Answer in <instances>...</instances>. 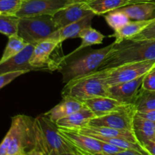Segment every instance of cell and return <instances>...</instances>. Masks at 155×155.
I'll return each instance as SVG.
<instances>
[{"mask_svg": "<svg viewBox=\"0 0 155 155\" xmlns=\"http://www.w3.org/2000/svg\"><path fill=\"white\" fill-rule=\"evenodd\" d=\"M112 43L111 48L98 70L108 69L130 62L155 60V39H125Z\"/></svg>", "mask_w": 155, "mask_h": 155, "instance_id": "1", "label": "cell"}, {"mask_svg": "<svg viewBox=\"0 0 155 155\" xmlns=\"http://www.w3.org/2000/svg\"><path fill=\"white\" fill-rule=\"evenodd\" d=\"M107 70H97L76 77L65 83L61 92L62 98L69 96L83 101L95 97H109L107 83Z\"/></svg>", "mask_w": 155, "mask_h": 155, "instance_id": "2", "label": "cell"}, {"mask_svg": "<svg viewBox=\"0 0 155 155\" xmlns=\"http://www.w3.org/2000/svg\"><path fill=\"white\" fill-rule=\"evenodd\" d=\"M36 146L47 155H60L64 152H75L72 146L61 136L57 124L45 115L35 119Z\"/></svg>", "mask_w": 155, "mask_h": 155, "instance_id": "3", "label": "cell"}, {"mask_svg": "<svg viewBox=\"0 0 155 155\" xmlns=\"http://www.w3.org/2000/svg\"><path fill=\"white\" fill-rule=\"evenodd\" d=\"M7 135L9 138L8 155L26 152L28 148H35V119L22 114L13 117Z\"/></svg>", "mask_w": 155, "mask_h": 155, "instance_id": "4", "label": "cell"}, {"mask_svg": "<svg viewBox=\"0 0 155 155\" xmlns=\"http://www.w3.org/2000/svg\"><path fill=\"white\" fill-rule=\"evenodd\" d=\"M58 29L51 15L24 17L19 18L18 35L28 44L35 45L46 40Z\"/></svg>", "mask_w": 155, "mask_h": 155, "instance_id": "5", "label": "cell"}, {"mask_svg": "<svg viewBox=\"0 0 155 155\" xmlns=\"http://www.w3.org/2000/svg\"><path fill=\"white\" fill-rule=\"evenodd\" d=\"M112 45L113 43L99 49L92 50L81 57L65 64L59 70L62 74L64 83H67L76 77H81L99 69Z\"/></svg>", "mask_w": 155, "mask_h": 155, "instance_id": "6", "label": "cell"}, {"mask_svg": "<svg viewBox=\"0 0 155 155\" xmlns=\"http://www.w3.org/2000/svg\"><path fill=\"white\" fill-rule=\"evenodd\" d=\"M155 68V60L124 64L107 70V83L110 86L142 77Z\"/></svg>", "mask_w": 155, "mask_h": 155, "instance_id": "7", "label": "cell"}, {"mask_svg": "<svg viewBox=\"0 0 155 155\" xmlns=\"http://www.w3.org/2000/svg\"><path fill=\"white\" fill-rule=\"evenodd\" d=\"M85 0H23L21 8L16 13L18 18L51 15L75 3Z\"/></svg>", "mask_w": 155, "mask_h": 155, "instance_id": "8", "label": "cell"}, {"mask_svg": "<svg viewBox=\"0 0 155 155\" xmlns=\"http://www.w3.org/2000/svg\"><path fill=\"white\" fill-rule=\"evenodd\" d=\"M133 104H128L120 110L101 117H95L89 120V126L104 127L133 132V120L136 115Z\"/></svg>", "mask_w": 155, "mask_h": 155, "instance_id": "9", "label": "cell"}, {"mask_svg": "<svg viewBox=\"0 0 155 155\" xmlns=\"http://www.w3.org/2000/svg\"><path fill=\"white\" fill-rule=\"evenodd\" d=\"M59 132L75 150L76 154L96 155L102 153L101 143L98 139L74 130L60 128Z\"/></svg>", "mask_w": 155, "mask_h": 155, "instance_id": "10", "label": "cell"}, {"mask_svg": "<svg viewBox=\"0 0 155 155\" xmlns=\"http://www.w3.org/2000/svg\"><path fill=\"white\" fill-rule=\"evenodd\" d=\"M145 75L131 81L110 86L108 90L109 97L114 98L124 104L134 105L140 89L142 88Z\"/></svg>", "mask_w": 155, "mask_h": 155, "instance_id": "11", "label": "cell"}, {"mask_svg": "<svg viewBox=\"0 0 155 155\" xmlns=\"http://www.w3.org/2000/svg\"><path fill=\"white\" fill-rule=\"evenodd\" d=\"M91 15H95L86 4V1L80 2L68 6L53 15V19L59 28L82 20Z\"/></svg>", "mask_w": 155, "mask_h": 155, "instance_id": "12", "label": "cell"}, {"mask_svg": "<svg viewBox=\"0 0 155 155\" xmlns=\"http://www.w3.org/2000/svg\"><path fill=\"white\" fill-rule=\"evenodd\" d=\"M60 44L55 41L46 39L34 45L30 59V64L37 71L48 70L53 66L50 61L51 53Z\"/></svg>", "mask_w": 155, "mask_h": 155, "instance_id": "13", "label": "cell"}, {"mask_svg": "<svg viewBox=\"0 0 155 155\" xmlns=\"http://www.w3.org/2000/svg\"><path fill=\"white\" fill-rule=\"evenodd\" d=\"M34 45L28 44L22 51L14 57L0 63V75L15 71H37L30 65V59L33 53Z\"/></svg>", "mask_w": 155, "mask_h": 155, "instance_id": "14", "label": "cell"}, {"mask_svg": "<svg viewBox=\"0 0 155 155\" xmlns=\"http://www.w3.org/2000/svg\"><path fill=\"white\" fill-rule=\"evenodd\" d=\"M95 15H89V16L83 18L82 20H80L77 22L72 23V24H70L68 25L58 29L47 39L55 41V42L61 44L68 39L78 38L79 34L83 29L90 27L93 17Z\"/></svg>", "mask_w": 155, "mask_h": 155, "instance_id": "15", "label": "cell"}, {"mask_svg": "<svg viewBox=\"0 0 155 155\" xmlns=\"http://www.w3.org/2000/svg\"><path fill=\"white\" fill-rule=\"evenodd\" d=\"M83 104L92 110L95 117L104 116L128 105L108 96L90 98L83 101Z\"/></svg>", "mask_w": 155, "mask_h": 155, "instance_id": "16", "label": "cell"}, {"mask_svg": "<svg viewBox=\"0 0 155 155\" xmlns=\"http://www.w3.org/2000/svg\"><path fill=\"white\" fill-rule=\"evenodd\" d=\"M83 106H84L83 102L72 97H63V99L59 104L44 114V115L51 122L56 124L59 120L66 117L71 114L77 111Z\"/></svg>", "mask_w": 155, "mask_h": 155, "instance_id": "17", "label": "cell"}, {"mask_svg": "<svg viewBox=\"0 0 155 155\" xmlns=\"http://www.w3.org/2000/svg\"><path fill=\"white\" fill-rule=\"evenodd\" d=\"M94 117H95V114L89 107L84 104L81 109L71 114L66 117L59 120L56 124L60 128L77 130L87 126L89 120Z\"/></svg>", "mask_w": 155, "mask_h": 155, "instance_id": "18", "label": "cell"}, {"mask_svg": "<svg viewBox=\"0 0 155 155\" xmlns=\"http://www.w3.org/2000/svg\"><path fill=\"white\" fill-rule=\"evenodd\" d=\"M74 130H77L80 133H84V134H95L103 136V137L118 138V139H124L133 142H139L136 139L134 133L133 131H129V130L89 125Z\"/></svg>", "mask_w": 155, "mask_h": 155, "instance_id": "19", "label": "cell"}, {"mask_svg": "<svg viewBox=\"0 0 155 155\" xmlns=\"http://www.w3.org/2000/svg\"><path fill=\"white\" fill-rule=\"evenodd\" d=\"M118 9L124 12L132 21H146L151 19L155 10V2H144L134 3Z\"/></svg>", "mask_w": 155, "mask_h": 155, "instance_id": "20", "label": "cell"}, {"mask_svg": "<svg viewBox=\"0 0 155 155\" xmlns=\"http://www.w3.org/2000/svg\"><path fill=\"white\" fill-rule=\"evenodd\" d=\"M140 2L136 0H88L86 4L95 15H102L111 11Z\"/></svg>", "mask_w": 155, "mask_h": 155, "instance_id": "21", "label": "cell"}, {"mask_svg": "<svg viewBox=\"0 0 155 155\" xmlns=\"http://www.w3.org/2000/svg\"><path fill=\"white\" fill-rule=\"evenodd\" d=\"M104 35H103L101 32L98 30H95V29L92 28V26L88 27L86 28L83 29L79 34V38H80L82 40L81 44L78 48H76L74 51L68 54L67 56H64V58L60 59V61H64L68 58L69 57L72 56L73 54H76L77 52H79L80 51L83 50V48H86V47L92 46L93 45H98V44H101L103 42V40L104 39Z\"/></svg>", "mask_w": 155, "mask_h": 155, "instance_id": "22", "label": "cell"}, {"mask_svg": "<svg viewBox=\"0 0 155 155\" xmlns=\"http://www.w3.org/2000/svg\"><path fill=\"white\" fill-rule=\"evenodd\" d=\"M154 19L146 20V21H130L127 25L117 31H114L113 34L109 36L115 39V42H119L125 39H130L140 33L145 28H146L150 24L154 21Z\"/></svg>", "mask_w": 155, "mask_h": 155, "instance_id": "23", "label": "cell"}, {"mask_svg": "<svg viewBox=\"0 0 155 155\" xmlns=\"http://www.w3.org/2000/svg\"><path fill=\"white\" fill-rule=\"evenodd\" d=\"M133 133L139 143L152 139L155 136V122L135 115L133 120Z\"/></svg>", "mask_w": 155, "mask_h": 155, "instance_id": "24", "label": "cell"}, {"mask_svg": "<svg viewBox=\"0 0 155 155\" xmlns=\"http://www.w3.org/2000/svg\"><path fill=\"white\" fill-rule=\"evenodd\" d=\"M27 45L28 43L18 34L8 36V41L7 45L4 50L2 56L0 59V63H2V62L7 61L8 59L18 54Z\"/></svg>", "mask_w": 155, "mask_h": 155, "instance_id": "25", "label": "cell"}, {"mask_svg": "<svg viewBox=\"0 0 155 155\" xmlns=\"http://www.w3.org/2000/svg\"><path fill=\"white\" fill-rule=\"evenodd\" d=\"M136 112L155 110V91H148L141 88L135 101Z\"/></svg>", "mask_w": 155, "mask_h": 155, "instance_id": "26", "label": "cell"}, {"mask_svg": "<svg viewBox=\"0 0 155 155\" xmlns=\"http://www.w3.org/2000/svg\"><path fill=\"white\" fill-rule=\"evenodd\" d=\"M104 19L114 31L123 28L130 21V18L120 9H116L107 13V15H104Z\"/></svg>", "mask_w": 155, "mask_h": 155, "instance_id": "27", "label": "cell"}, {"mask_svg": "<svg viewBox=\"0 0 155 155\" xmlns=\"http://www.w3.org/2000/svg\"><path fill=\"white\" fill-rule=\"evenodd\" d=\"M19 18L14 15H0V33L8 37L18 34Z\"/></svg>", "mask_w": 155, "mask_h": 155, "instance_id": "28", "label": "cell"}, {"mask_svg": "<svg viewBox=\"0 0 155 155\" xmlns=\"http://www.w3.org/2000/svg\"><path fill=\"white\" fill-rule=\"evenodd\" d=\"M23 0H0V13L2 15H14L21 8Z\"/></svg>", "mask_w": 155, "mask_h": 155, "instance_id": "29", "label": "cell"}, {"mask_svg": "<svg viewBox=\"0 0 155 155\" xmlns=\"http://www.w3.org/2000/svg\"><path fill=\"white\" fill-rule=\"evenodd\" d=\"M133 40H152L155 39V19L146 28L144 29L140 33L133 37L130 38Z\"/></svg>", "mask_w": 155, "mask_h": 155, "instance_id": "30", "label": "cell"}, {"mask_svg": "<svg viewBox=\"0 0 155 155\" xmlns=\"http://www.w3.org/2000/svg\"><path fill=\"white\" fill-rule=\"evenodd\" d=\"M26 73H28V71H20L1 74L0 75V89L4 87V86H7L8 84H9L11 82H12L14 80L18 78V77L26 74Z\"/></svg>", "mask_w": 155, "mask_h": 155, "instance_id": "31", "label": "cell"}, {"mask_svg": "<svg viewBox=\"0 0 155 155\" xmlns=\"http://www.w3.org/2000/svg\"><path fill=\"white\" fill-rule=\"evenodd\" d=\"M142 88L145 90L155 91V68L145 76Z\"/></svg>", "mask_w": 155, "mask_h": 155, "instance_id": "32", "label": "cell"}, {"mask_svg": "<svg viewBox=\"0 0 155 155\" xmlns=\"http://www.w3.org/2000/svg\"><path fill=\"white\" fill-rule=\"evenodd\" d=\"M99 142L100 143H101V149H102V154L107 155H112L124 151V149H122V148H119V147L117 146H115V145H111V144L110 143L103 142V141H99Z\"/></svg>", "mask_w": 155, "mask_h": 155, "instance_id": "33", "label": "cell"}, {"mask_svg": "<svg viewBox=\"0 0 155 155\" xmlns=\"http://www.w3.org/2000/svg\"><path fill=\"white\" fill-rule=\"evenodd\" d=\"M141 145L144 147L145 150L148 152L150 155H155V142L151 139L145 140L142 142Z\"/></svg>", "mask_w": 155, "mask_h": 155, "instance_id": "34", "label": "cell"}, {"mask_svg": "<svg viewBox=\"0 0 155 155\" xmlns=\"http://www.w3.org/2000/svg\"><path fill=\"white\" fill-rule=\"evenodd\" d=\"M9 147V138L6 134L3 140L0 143V155H8Z\"/></svg>", "mask_w": 155, "mask_h": 155, "instance_id": "35", "label": "cell"}, {"mask_svg": "<svg viewBox=\"0 0 155 155\" xmlns=\"http://www.w3.org/2000/svg\"><path fill=\"white\" fill-rule=\"evenodd\" d=\"M136 114L144 118V119L155 122V110H148V111L144 112H136Z\"/></svg>", "mask_w": 155, "mask_h": 155, "instance_id": "36", "label": "cell"}, {"mask_svg": "<svg viewBox=\"0 0 155 155\" xmlns=\"http://www.w3.org/2000/svg\"><path fill=\"white\" fill-rule=\"evenodd\" d=\"M96 155H107L104 154H98ZM112 155H149V154H143V153H141L139 151H133V150H124V151H120V152H118L115 154H112Z\"/></svg>", "mask_w": 155, "mask_h": 155, "instance_id": "37", "label": "cell"}, {"mask_svg": "<svg viewBox=\"0 0 155 155\" xmlns=\"http://www.w3.org/2000/svg\"><path fill=\"white\" fill-rule=\"evenodd\" d=\"M24 155H47V154H45L43 151L38 149V148H32V149L29 150V151H26V152L24 153Z\"/></svg>", "mask_w": 155, "mask_h": 155, "instance_id": "38", "label": "cell"}, {"mask_svg": "<svg viewBox=\"0 0 155 155\" xmlns=\"http://www.w3.org/2000/svg\"><path fill=\"white\" fill-rule=\"evenodd\" d=\"M60 155H77V154L74 152H71V151H68V152H64Z\"/></svg>", "mask_w": 155, "mask_h": 155, "instance_id": "39", "label": "cell"}, {"mask_svg": "<svg viewBox=\"0 0 155 155\" xmlns=\"http://www.w3.org/2000/svg\"><path fill=\"white\" fill-rule=\"evenodd\" d=\"M136 1L140 2H155V0H136Z\"/></svg>", "mask_w": 155, "mask_h": 155, "instance_id": "40", "label": "cell"}, {"mask_svg": "<svg viewBox=\"0 0 155 155\" xmlns=\"http://www.w3.org/2000/svg\"><path fill=\"white\" fill-rule=\"evenodd\" d=\"M24 153H25V152H22V153H18V154H11V155H24Z\"/></svg>", "mask_w": 155, "mask_h": 155, "instance_id": "41", "label": "cell"}, {"mask_svg": "<svg viewBox=\"0 0 155 155\" xmlns=\"http://www.w3.org/2000/svg\"><path fill=\"white\" fill-rule=\"evenodd\" d=\"M154 18H155V10H154V12H153L152 16H151V19H154Z\"/></svg>", "mask_w": 155, "mask_h": 155, "instance_id": "42", "label": "cell"}, {"mask_svg": "<svg viewBox=\"0 0 155 155\" xmlns=\"http://www.w3.org/2000/svg\"><path fill=\"white\" fill-rule=\"evenodd\" d=\"M77 155H88V154H80V153H77Z\"/></svg>", "mask_w": 155, "mask_h": 155, "instance_id": "43", "label": "cell"}, {"mask_svg": "<svg viewBox=\"0 0 155 155\" xmlns=\"http://www.w3.org/2000/svg\"><path fill=\"white\" fill-rule=\"evenodd\" d=\"M151 140H153V141H154V142H155V136H154V138H153V139H151Z\"/></svg>", "mask_w": 155, "mask_h": 155, "instance_id": "44", "label": "cell"}, {"mask_svg": "<svg viewBox=\"0 0 155 155\" xmlns=\"http://www.w3.org/2000/svg\"><path fill=\"white\" fill-rule=\"evenodd\" d=\"M85 1H88V0H85Z\"/></svg>", "mask_w": 155, "mask_h": 155, "instance_id": "45", "label": "cell"}, {"mask_svg": "<svg viewBox=\"0 0 155 155\" xmlns=\"http://www.w3.org/2000/svg\"><path fill=\"white\" fill-rule=\"evenodd\" d=\"M0 15H2V14H1V13H0Z\"/></svg>", "mask_w": 155, "mask_h": 155, "instance_id": "46", "label": "cell"}]
</instances>
